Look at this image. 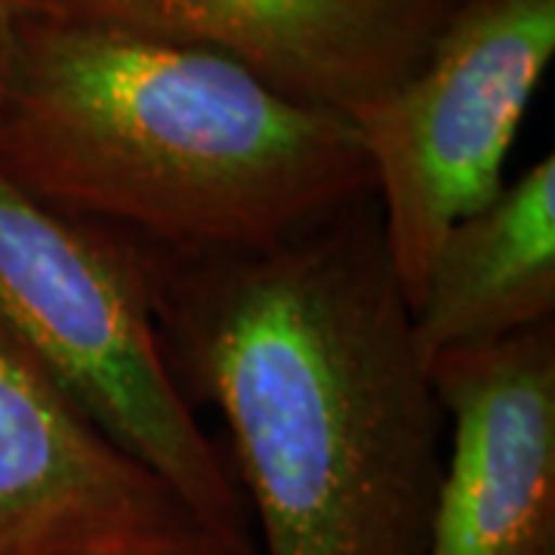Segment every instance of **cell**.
Wrapping results in <instances>:
<instances>
[{"mask_svg": "<svg viewBox=\"0 0 555 555\" xmlns=\"http://www.w3.org/2000/svg\"><path fill=\"white\" fill-rule=\"evenodd\" d=\"M182 392L232 444L257 555H420L444 414L374 198L225 257L142 247Z\"/></svg>", "mask_w": 555, "mask_h": 555, "instance_id": "cell-1", "label": "cell"}, {"mask_svg": "<svg viewBox=\"0 0 555 555\" xmlns=\"http://www.w3.org/2000/svg\"><path fill=\"white\" fill-rule=\"evenodd\" d=\"M0 173L160 254L294 238L371 195L356 120L222 53L28 13L0 75Z\"/></svg>", "mask_w": 555, "mask_h": 555, "instance_id": "cell-2", "label": "cell"}, {"mask_svg": "<svg viewBox=\"0 0 555 555\" xmlns=\"http://www.w3.org/2000/svg\"><path fill=\"white\" fill-rule=\"evenodd\" d=\"M0 331L120 454L232 555H257L229 460L182 392L137 241L0 173Z\"/></svg>", "mask_w": 555, "mask_h": 555, "instance_id": "cell-3", "label": "cell"}, {"mask_svg": "<svg viewBox=\"0 0 555 555\" xmlns=\"http://www.w3.org/2000/svg\"><path fill=\"white\" fill-rule=\"evenodd\" d=\"M553 56L555 0H460L426 60L352 118L408 306L448 232L506 185L509 149Z\"/></svg>", "mask_w": 555, "mask_h": 555, "instance_id": "cell-4", "label": "cell"}, {"mask_svg": "<svg viewBox=\"0 0 555 555\" xmlns=\"http://www.w3.org/2000/svg\"><path fill=\"white\" fill-rule=\"evenodd\" d=\"M444 414L420 555H555V327L429 361Z\"/></svg>", "mask_w": 555, "mask_h": 555, "instance_id": "cell-5", "label": "cell"}, {"mask_svg": "<svg viewBox=\"0 0 555 555\" xmlns=\"http://www.w3.org/2000/svg\"><path fill=\"white\" fill-rule=\"evenodd\" d=\"M460 0H38V13L204 47L356 118L426 60Z\"/></svg>", "mask_w": 555, "mask_h": 555, "instance_id": "cell-6", "label": "cell"}, {"mask_svg": "<svg viewBox=\"0 0 555 555\" xmlns=\"http://www.w3.org/2000/svg\"><path fill=\"white\" fill-rule=\"evenodd\" d=\"M207 534L0 331V555H78ZM217 540V537H214Z\"/></svg>", "mask_w": 555, "mask_h": 555, "instance_id": "cell-7", "label": "cell"}, {"mask_svg": "<svg viewBox=\"0 0 555 555\" xmlns=\"http://www.w3.org/2000/svg\"><path fill=\"white\" fill-rule=\"evenodd\" d=\"M555 315V155L534 160L441 241L411 327L426 364L521 337Z\"/></svg>", "mask_w": 555, "mask_h": 555, "instance_id": "cell-8", "label": "cell"}, {"mask_svg": "<svg viewBox=\"0 0 555 555\" xmlns=\"http://www.w3.org/2000/svg\"><path fill=\"white\" fill-rule=\"evenodd\" d=\"M78 555H232L210 534L173 540V543H149V546H120V550H93Z\"/></svg>", "mask_w": 555, "mask_h": 555, "instance_id": "cell-9", "label": "cell"}, {"mask_svg": "<svg viewBox=\"0 0 555 555\" xmlns=\"http://www.w3.org/2000/svg\"><path fill=\"white\" fill-rule=\"evenodd\" d=\"M28 13H38V0H0V75L10 60L16 28Z\"/></svg>", "mask_w": 555, "mask_h": 555, "instance_id": "cell-10", "label": "cell"}]
</instances>
